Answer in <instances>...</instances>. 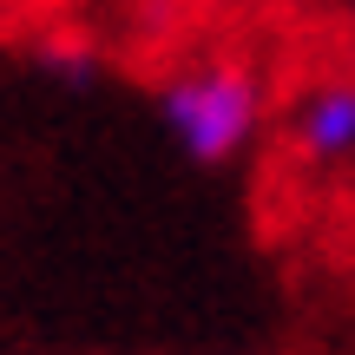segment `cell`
<instances>
[{
	"instance_id": "obj_1",
	"label": "cell",
	"mask_w": 355,
	"mask_h": 355,
	"mask_svg": "<svg viewBox=\"0 0 355 355\" xmlns=\"http://www.w3.org/2000/svg\"><path fill=\"white\" fill-rule=\"evenodd\" d=\"M158 112H165V132L198 165H230L257 139L263 92H257V79L243 66H198V73H178L165 86Z\"/></svg>"
},
{
	"instance_id": "obj_2",
	"label": "cell",
	"mask_w": 355,
	"mask_h": 355,
	"mask_svg": "<svg viewBox=\"0 0 355 355\" xmlns=\"http://www.w3.org/2000/svg\"><path fill=\"white\" fill-rule=\"evenodd\" d=\"M296 145H303L316 165H336V158H355V86L336 79V86H316L296 112Z\"/></svg>"
}]
</instances>
